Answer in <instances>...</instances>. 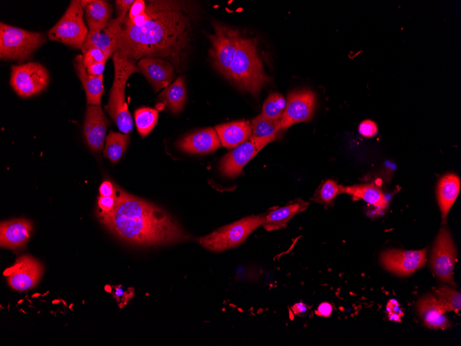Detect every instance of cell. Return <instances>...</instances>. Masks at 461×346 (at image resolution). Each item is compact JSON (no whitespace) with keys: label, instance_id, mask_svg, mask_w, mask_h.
Masks as SVG:
<instances>
[{"label":"cell","instance_id":"obj_14","mask_svg":"<svg viewBox=\"0 0 461 346\" xmlns=\"http://www.w3.org/2000/svg\"><path fill=\"white\" fill-rule=\"evenodd\" d=\"M315 97L308 90L293 91L287 97L285 110L281 117L279 128L286 129L291 126L311 119L315 108Z\"/></svg>","mask_w":461,"mask_h":346},{"label":"cell","instance_id":"obj_39","mask_svg":"<svg viewBox=\"0 0 461 346\" xmlns=\"http://www.w3.org/2000/svg\"><path fill=\"white\" fill-rule=\"evenodd\" d=\"M118 187L112 184L109 181H104L99 186L100 196H113L116 197L118 192Z\"/></svg>","mask_w":461,"mask_h":346},{"label":"cell","instance_id":"obj_1","mask_svg":"<svg viewBox=\"0 0 461 346\" xmlns=\"http://www.w3.org/2000/svg\"><path fill=\"white\" fill-rule=\"evenodd\" d=\"M193 14L186 1H146L143 12L126 17L115 52L135 61L161 58L179 69L191 48Z\"/></svg>","mask_w":461,"mask_h":346},{"label":"cell","instance_id":"obj_30","mask_svg":"<svg viewBox=\"0 0 461 346\" xmlns=\"http://www.w3.org/2000/svg\"><path fill=\"white\" fill-rule=\"evenodd\" d=\"M340 193H342L341 185L333 180H327L319 186L311 200L330 207Z\"/></svg>","mask_w":461,"mask_h":346},{"label":"cell","instance_id":"obj_12","mask_svg":"<svg viewBox=\"0 0 461 346\" xmlns=\"http://www.w3.org/2000/svg\"><path fill=\"white\" fill-rule=\"evenodd\" d=\"M426 260V249L409 251L391 249L384 251L380 256L383 267L400 276L414 273L424 265Z\"/></svg>","mask_w":461,"mask_h":346},{"label":"cell","instance_id":"obj_37","mask_svg":"<svg viewBox=\"0 0 461 346\" xmlns=\"http://www.w3.org/2000/svg\"><path fill=\"white\" fill-rule=\"evenodd\" d=\"M358 131L362 136L371 137L376 135L377 132V126L374 122L370 119H366L360 123Z\"/></svg>","mask_w":461,"mask_h":346},{"label":"cell","instance_id":"obj_26","mask_svg":"<svg viewBox=\"0 0 461 346\" xmlns=\"http://www.w3.org/2000/svg\"><path fill=\"white\" fill-rule=\"evenodd\" d=\"M341 190L342 193H347L362 199L369 204L380 209H385L388 205L387 200L382 191L373 184L341 185Z\"/></svg>","mask_w":461,"mask_h":346},{"label":"cell","instance_id":"obj_15","mask_svg":"<svg viewBox=\"0 0 461 346\" xmlns=\"http://www.w3.org/2000/svg\"><path fill=\"white\" fill-rule=\"evenodd\" d=\"M126 17H117L111 19L107 26L103 29L98 30H89L81 47L83 54L91 48H96L101 50L108 59L112 55H113L117 48L121 26Z\"/></svg>","mask_w":461,"mask_h":346},{"label":"cell","instance_id":"obj_27","mask_svg":"<svg viewBox=\"0 0 461 346\" xmlns=\"http://www.w3.org/2000/svg\"><path fill=\"white\" fill-rule=\"evenodd\" d=\"M186 90L183 77H178L176 80L159 95V99L166 103L170 110L174 113H179L186 102Z\"/></svg>","mask_w":461,"mask_h":346},{"label":"cell","instance_id":"obj_38","mask_svg":"<svg viewBox=\"0 0 461 346\" xmlns=\"http://www.w3.org/2000/svg\"><path fill=\"white\" fill-rule=\"evenodd\" d=\"M134 1V0H116L115 2L117 14V17H126Z\"/></svg>","mask_w":461,"mask_h":346},{"label":"cell","instance_id":"obj_35","mask_svg":"<svg viewBox=\"0 0 461 346\" xmlns=\"http://www.w3.org/2000/svg\"><path fill=\"white\" fill-rule=\"evenodd\" d=\"M82 56L83 64L86 68L94 64L106 61L108 59L101 50L96 48L90 49Z\"/></svg>","mask_w":461,"mask_h":346},{"label":"cell","instance_id":"obj_3","mask_svg":"<svg viewBox=\"0 0 461 346\" xmlns=\"http://www.w3.org/2000/svg\"><path fill=\"white\" fill-rule=\"evenodd\" d=\"M226 78L241 90L253 96L259 95L261 88L270 79L264 73L254 40L240 38Z\"/></svg>","mask_w":461,"mask_h":346},{"label":"cell","instance_id":"obj_11","mask_svg":"<svg viewBox=\"0 0 461 346\" xmlns=\"http://www.w3.org/2000/svg\"><path fill=\"white\" fill-rule=\"evenodd\" d=\"M276 139V135L258 137L251 135L245 142L228 153L220 162V171L226 177H235L244 166L266 144Z\"/></svg>","mask_w":461,"mask_h":346},{"label":"cell","instance_id":"obj_10","mask_svg":"<svg viewBox=\"0 0 461 346\" xmlns=\"http://www.w3.org/2000/svg\"><path fill=\"white\" fill-rule=\"evenodd\" d=\"M456 261V248L450 232L447 228H442L434 242L430 263L439 280L452 287L456 286L453 278V271Z\"/></svg>","mask_w":461,"mask_h":346},{"label":"cell","instance_id":"obj_31","mask_svg":"<svg viewBox=\"0 0 461 346\" xmlns=\"http://www.w3.org/2000/svg\"><path fill=\"white\" fill-rule=\"evenodd\" d=\"M280 119H273L265 117L262 113L252 120L251 128L253 136L266 137L277 135L280 131Z\"/></svg>","mask_w":461,"mask_h":346},{"label":"cell","instance_id":"obj_19","mask_svg":"<svg viewBox=\"0 0 461 346\" xmlns=\"http://www.w3.org/2000/svg\"><path fill=\"white\" fill-rule=\"evenodd\" d=\"M221 145L215 129L208 128L185 136L177 144L183 151L190 153H208Z\"/></svg>","mask_w":461,"mask_h":346},{"label":"cell","instance_id":"obj_24","mask_svg":"<svg viewBox=\"0 0 461 346\" xmlns=\"http://www.w3.org/2000/svg\"><path fill=\"white\" fill-rule=\"evenodd\" d=\"M460 190V180L454 173L443 175L437 186V198L443 222H446L447 214L455 201Z\"/></svg>","mask_w":461,"mask_h":346},{"label":"cell","instance_id":"obj_32","mask_svg":"<svg viewBox=\"0 0 461 346\" xmlns=\"http://www.w3.org/2000/svg\"><path fill=\"white\" fill-rule=\"evenodd\" d=\"M158 119V111L150 108H140L135 112V121L137 131L141 136L150 133L155 127Z\"/></svg>","mask_w":461,"mask_h":346},{"label":"cell","instance_id":"obj_4","mask_svg":"<svg viewBox=\"0 0 461 346\" xmlns=\"http://www.w3.org/2000/svg\"><path fill=\"white\" fill-rule=\"evenodd\" d=\"M112 60L114 80L108 103L105 108L118 128L126 134L130 133L133 128V121L125 99L126 84L132 74L140 71L137 61L125 58L116 52L112 55Z\"/></svg>","mask_w":461,"mask_h":346},{"label":"cell","instance_id":"obj_9","mask_svg":"<svg viewBox=\"0 0 461 346\" xmlns=\"http://www.w3.org/2000/svg\"><path fill=\"white\" fill-rule=\"evenodd\" d=\"M10 85L20 97H29L43 91L48 84L46 68L37 62L13 65L11 67Z\"/></svg>","mask_w":461,"mask_h":346},{"label":"cell","instance_id":"obj_20","mask_svg":"<svg viewBox=\"0 0 461 346\" xmlns=\"http://www.w3.org/2000/svg\"><path fill=\"white\" fill-rule=\"evenodd\" d=\"M308 204V202L297 199L284 206L273 208L264 214L262 226L269 231L286 228L291 218L306 210Z\"/></svg>","mask_w":461,"mask_h":346},{"label":"cell","instance_id":"obj_17","mask_svg":"<svg viewBox=\"0 0 461 346\" xmlns=\"http://www.w3.org/2000/svg\"><path fill=\"white\" fill-rule=\"evenodd\" d=\"M137 65L155 91L168 86L175 75L174 66L161 58L144 57L139 59Z\"/></svg>","mask_w":461,"mask_h":346},{"label":"cell","instance_id":"obj_29","mask_svg":"<svg viewBox=\"0 0 461 346\" xmlns=\"http://www.w3.org/2000/svg\"><path fill=\"white\" fill-rule=\"evenodd\" d=\"M433 291L438 303L445 313L460 311L461 294L460 291L444 285H440Z\"/></svg>","mask_w":461,"mask_h":346},{"label":"cell","instance_id":"obj_41","mask_svg":"<svg viewBox=\"0 0 461 346\" xmlns=\"http://www.w3.org/2000/svg\"><path fill=\"white\" fill-rule=\"evenodd\" d=\"M332 311V305L327 302H324L318 306L315 313L320 316L328 317L331 314Z\"/></svg>","mask_w":461,"mask_h":346},{"label":"cell","instance_id":"obj_13","mask_svg":"<svg viewBox=\"0 0 461 346\" xmlns=\"http://www.w3.org/2000/svg\"><path fill=\"white\" fill-rule=\"evenodd\" d=\"M43 272L42 265L34 258L23 255L17 259L15 264L4 272L10 287L19 291L33 288L41 279Z\"/></svg>","mask_w":461,"mask_h":346},{"label":"cell","instance_id":"obj_18","mask_svg":"<svg viewBox=\"0 0 461 346\" xmlns=\"http://www.w3.org/2000/svg\"><path fill=\"white\" fill-rule=\"evenodd\" d=\"M32 230V222L27 219H15L1 222V247L16 249L26 244Z\"/></svg>","mask_w":461,"mask_h":346},{"label":"cell","instance_id":"obj_6","mask_svg":"<svg viewBox=\"0 0 461 346\" xmlns=\"http://www.w3.org/2000/svg\"><path fill=\"white\" fill-rule=\"evenodd\" d=\"M263 222L264 214L246 217L199 238L198 242L208 250L225 251L242 244Z\"/></svg>","mask_w":461,"mask_h":346},{"label":"cell","instance_id":"obj_34","mask_svg":"<svg viewBox=\"0 0 461 346\" xmlns=\"http://www.w3.org/2000/svg\"><path fill=\"white\" fill-rule=\"evenodd\" d=\"M97 204L99 207L98 216L99 219L108 216L114 211L116 207L117 196H99L98 198Z\"/></svg>","mask_w":461,"mask_h":346},{"label":"cell","instance_id":"obj_28","mask_svg":"<svg viewBox=\"0 0 461 346\" xmlns=\"http://www.w3.org/2000/svg\"><path fill=\"white\" fill-rule=\"evenodd\" d=\"M129 140L128 135L110 131L106 137L104 156L112 162L117 163L123 156Z\"/></svg>","mask_w":461,"mask_h":346},{"label":"cell","instance_id":"obj_36","mask_svg":"<svg viewBox=\"0 0 461 346\" xmlns=\"http://www.w3.org/2000/svg\"><path fill=\"white\" fill-rule=\"evenodd\" d=\"M386 310L390 320L396 322L401 321V318L404 315V312L402 306L396 300H389L387 302Z\"/></svg>","mask_w":461,"mask_h":346},{"label":"cell","instance_id":"obj_25","mask_svg":"<svg viewBox=\"0 0 461 346\" xmlns=\"http://www.w3.org/2000/svg\"><path fill=\"white\" fill-rule=\"evenodd\" d=\"M215 129L222 146L229 148L245 142L252 133L251 124L244 120L217 125Z\"/></svg>","mask_w":461,"mask_h":346},{"label":"cell","instance_id":"obj_2","mask_svg":"<svg viewBox=\"0 0 461 346\" xmlns=\"http://www.w3.org/2000/svg\"><path fill=\"white\" fill-rule=\"evenodd\" d=\"M101 222L133 244L150 247L187 240L176 221L160 208L118 189L114 211Z\"/></svg>","mask_w":461,"mask_h":346},{"label":"cell","instance_id":"obj_40","mask_svg":"<svg viewBox=\"0 0 461 346\" xmlns=\"http://www.w3.org/2000/svg\"><path fill=\"white\" fill-rule=\"evenodd\" d=\"M106 61L94 64L86 68L87 73L93 76H100L104 73Z\"/></svg>","mask_w":461,"mask_h":346},{"label":"cell","instance_id":"obj_16","mask_svg":"<svg viewBox=\"0 0 461 346\" xmlns=\"http://www.w3.org/2000/svg\"><path fill=\"white\" fill-rule=\"evenodd\" d=\"M108 119L99 106H88L84 124V135L89 148L95 153L101 151Z\"/></svg>","mask_w":461,"mask_h":346},{"label":"cell","instance_id":"obj_22","mask_svg":"<svg viewBox=\"0 0 461 346\" xmlns=\"http://www.w3.org/2000/svg\"><path fill=\"white\" fill-rule=\"evenodd\" d=\"M82 57L81 55H78L75 57V68L86 92L87 104L99 106L102 94L104 92V75L100 76L89 75L83 64Z\"/></svg>","mask_w":461,"mask_h":346},{"label":"cell","instance_id":"obj_5","mask_svg":"<svg viewBox=\"0 0 461 346\" xmlns=\"http://www.w3.org/2000/svg\"><path fill=\"white\" fill-rule=\"evenodd\" d=\"M46 41L45 35L1 22L0 58L23 61Z\"/></svg>","mask_w":461,"mask_h":346},{"label":"cell","instance_id":"obj_21","mask_svg":"<svg viewBox=\"0 0 461 346\" xmlns=\"http://www.w3.org/2000/svg\"><path fill=\"white\" fill-rule=\"evenodd\" d=\"M417 308L426 327L432 329H446L451 326L448 318L444 315L445 312L434 295L427 294L421 298Z\"/></svg>","mask_w":461,"mask_h":346},{"label":"cell","instance_id":"obj_33","mask_svg":"<svg viewBox=\"0 0 461 346\" xmlns=\"http://www.w3.org/2000/svg\"><path fill=\"white\" fill-rule=\"evenodd\" d=\"M286 101L279 93H273L265 100L262 114L270 119H280L286 108Z\"/></svg>","mask_w":461,"mask_h":346},{"label":"cell","instance_id":"obj_7","mask_svg":"<svg viewBox=\"0 0 461 346\" xmlns=\"http://www.w3.org/2000/svg\"><path fill=\"white\" fill-rule=\"evenodd\" d=\"M84 14L80 1H71L61 19L48 32V38L81 49L89 30L84 21Z\"/></svg>","mask_w":461,"mask_h":346},{"label":"cell","instance_id":"obj_8","mask_svg":"<svg viewBox=\"0 0 461 346\" xmlns=\"http://www.w3.org/2000/svg\"><path fill=\"white\" fill-rule=\"evenodd\" d=\"M213 27L214 33L208 36L210 55L215 68L226 77L242 36L237 30L217 22Z\"/></svg>","mask_w":461,"mask_h":346},{"label":"cell","instance_id":"obj_42","mask_svg":"<svg viewBox=\"0 0 461 346\" xmlns=\"http://www.w3.org/2000/svg\"><path fill=\"white\" fill-rule=\"evenodd\" d=\"M291 309L294 314L302 316L307 313L308 307L304 302H300L292 306Z\"/></svg>","mask_w":461,"mask_h":346},{"label":"cell","instance_id":"obj_23","mask_svg":"<svg viewBox=\"0 0 461 346\" xmlns=\"http://www.w3.org/2000/svg\"><path fill=\"white\" fill-rule=\"evenodd\" d=\"M80 4L85 12L90 30L104 28L111 20L112 8L107 1L102 0H81Z\"/></svg>","mask_w":461,"mask_h":346}]
</instances>
